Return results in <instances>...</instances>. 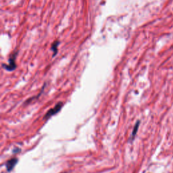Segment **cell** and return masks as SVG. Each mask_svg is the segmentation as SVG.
Masks as SVG:
<instances>
[{
    "label": "cell",
    "instance_id": "obj_1",
    "mask_svg": "<svg viewBox=\"0 0 173 173\" xmlns=\"http://www.w3.org/2000/svg\"><path fill=\"white\" fill-rule=\"evenodd\" d=\"M18 54V51H14L13 52L12 54L10 56V57L8 60V64H3L2 66L3 67V68L5 70H8V71H13L16 68V56Z\"/></svg>",
    "mask_w": 173,
    "mask_h": 173
},
{
    "label": "cell",
    "instance_id": "obj_2",
    "mask_svg": "<svg viewBox=\"0 0 173 173\" xmlns=\"http://www.w3.org/2000/svg\"><path fill=\"white\" fill-rule=\"evenodd\" d=\"M62 106H63L62 102H59V103H58L57 104L55 105L54 108L50 109V110H49L46 113V114H45V116H44V119H45V120L49 119V118L51 117L52 116H54V115L57 114L58 112H59L61 110Z\"/></svg>",
    "mask_w": 173,
    "mask_h": 173
},
{
    "label": "cell",
    "instance_id": "obj_3",
    "mask_svg": "<svg viewBox=\"0 0 173 173\" xmlns=\"http://www.w3.org/2000/svg\"><path fill=\"white\" fill-rule=\"evenodd\" d=\"M17 162H18V159L16 158L10 159V160H9L8 162H7L6 164V167L7 171H8V172L12 171V169L14 168L16 164H17Z\"/></svg>",
    "mask_w": 173,
    "mask_h": 173
},
{
    "label": "cell",
    "instance_id": "obj_4",
    "mask_svg": "<svg viewBox=\"0 0 173 173\" xmlns=\"http://www.w3.org/2000/svg\"><path fill=\"white\" fill-rule=\"evenodd\" d=\"M60 44V41H55L54 43H52L51 45V49L53 51V57H54V56L57 54L58 53V45Z\"/></svg>",
    "mask_w": 173,
    "mask_h": 173
},
{
    "label": "cell",
    "instance_id": "obj_5",
    "mask_svg": "<svg viewBox=\"0 0 173 173\" xmlns=\"http://www.w3.org/2000/svg\"><path fill=\"white\" fill-rule=\"evenodd\" d=\"M139 124H140V121H138L137 122H136V124L134 126V128H133V132H132V135H131V140L134 139V138H135L136 135H137V131H138V129H139Z\"/></svg>",
    "mask_w": 173,
    "mask_h": 173
}]
</instances>
